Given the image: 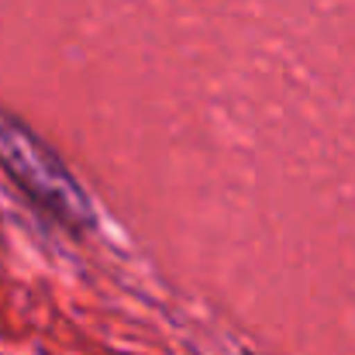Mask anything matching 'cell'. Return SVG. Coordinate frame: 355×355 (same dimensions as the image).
Segmentation results:
<instances>
[{
	"mask_svg": "<svg viewBox=\"0 0 355 355\" xmlns=\"http://www.w3.org/2000/svg\"><path fill=\"white\" fill-rule=\"evenodd\" d=\"M0 169L66 232L87 235L94 228V204L80 180L28 124L10 118L7 111H0Z\"/></svg>",
	"mask_w": 355,
	"mask_h": 355,
	"instance_id": "1",
	"label": "cell"
}]
</instances>
